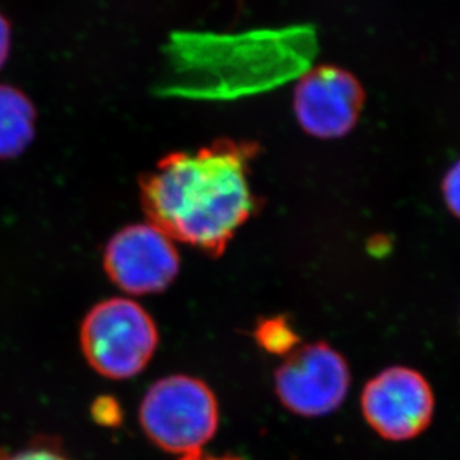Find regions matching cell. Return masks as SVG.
Listing matches in <instances>:
<instances>
[{
	"mask_svg": "<svg viewBox=\"0 0 460 460\" xmlns=\"http://www.w3.org/2000/svg\"><path fill=\"white\" fill-rule=\"evenodd\" d=\"M259 146L222 137L196 151H175L139 181L148 222L173 241L220 257L256 213L250 182Z\"/></svg>",
	"mask_w": 460,
	"mask_h": 460,
	"instance_id": "1",
	"label": "cell"
},
{
	"mask_svg": "<svg viewBox=\"0 0 460 460\" xmlns=\"http://www.w3.org/2000/svg\"><path fill=\"white\" fill-rule=\"evenodd\" d=\"M81 351L99 376L128 380L139 376L159 347L150 313L130 297H110L92 306L80 328Z\"/></svg>",
	"mask_w": 460,
	"mask_h": 460,
	"instance_id": "2",
	"label": "cell"
},
{
	"mask_svg": "<svg viewBox=\"0 0 460 460\" xmlns=\"http://www.w3.org/2000/svg\"><path fill=\"white\" fill-rule=\"evenodd\" d=\"M217 398L205 381L186 374L151 385L139 405V423L151 443L164 452H200L218 429Z\"/></svg>",
	"mask_w": 460,
	"mask_h": 460,
	"instance_id": "3",
	"label": "cell"
},
{
	"mask_svg": "<svg viewBox=\"0 0 460 460\" xmlns=\"http://www.w3.org/2000/svg\"><path fill=\"white\" fill-rule=\"evenodd\" d=\"M349 363L328 342L297 345L274 374L277 398L286 410L302 417L337 411L349 394Z\"/></svg>",
	"mask_w": 460,
	"mask_h": 460,
	"instance_id": "4",
	"label": "cell"
},
{
	"mask_svg": "<svg viewBox=\"0 0 460 460\" xmlns=\"http://www.w3.org/2000/svg\"><path fill=\"white\" fill-rule=\"evenodd\" d=\"M103 270L128 296H148L172 286L181 270L175 241L153 223H135L115 232L103 248Z\"/></svg>",
	"mask_w": 460,
	"mask_h": 460,
	"instance_id": "5",
	"label": "cell"
},
{
	"mask_svg": "<svg viewBox=\"0 0 460 460\" xmlns=\"http://www.w3.org/2000/svg\"><path fill=\"white\" fill-rule=\"evenodd\" d=\"M362 414L372 430L387 441H408L423 434L432 421L435 396L421 372L389 367L363 387Z\"/></svg>",
	"mask_w": 460,
	"mask_h": 460,
	"instance_id": "6",
	"label": "cell"
},
{
	"mask_svg": "<svg viewBox=\"0 0 460 460\" xmlns=\"http://www.w3.org/2000/svg\"><path fill=\"white\" fill-rule=\"evenodd\" d=\"M365 102V89L351 72L322 65L301 76L293 93V112L306 135L329 141L353 132Z\"/></svg>",
	"mask_w": 460,
	"mask_h": 460,
	"instance_id": "7",
	"label": "cell"
},
{
	"mask_svg": "<svg viewBox=\"0 0 460 460\" xmlns=\"http://www.w3.org/2000/svg\"><path fill=\"white\" fill-rule=\"evenodd\" d=\"M36 133V108L22 90L0 84V159H13L31 146Z\"/></svg>",
	"mask_w": 460,
	"mask_h": 460,
	"instance_id": "8",
	"label": "cell"
},
{
	"mask_svg": "<svg viewBox=\"0 0 460 460\" xmlns=\"http://www.w3.org/2000/svg\"><path fill=\"white\" fill-rule=\"evenodd\" d=\"M254 338L265 351L283 358L296 349L297 345H301V337L295 332L288 317L284 315L261 320L254 331Z\"/></svg>",
	"mask_w": 460,
	"mask_h": 460,
	"instance_id": "9",
	"label": "cell"
},
{
	"mask_svg": "<svg viewBox=\"0 0 460 460\" xmlns=\"http://www.w3.org/2000/svg\"><path fill=\"white\" fill-rule=\"evenodd\" d=\"M0 460H71L53 438L40 437L24 447L0 448Z\"/></svg>",
	"mask_w": 460,
	"mask_h": 460,
	"instance_id": "10",
	"label": "cell"
},
{
	"mask_svg": "<svg viewBox=\"0 0 460 460\" xmlns=\"http://www.w3.org/2000/svg\"><path fill=\"white\" fill-rule=\"evenodd\" d=\"M441 191L448 211L460 220V159L444 175Z\"/></svg>",
	"mask_w": 460,
	"mask_h": 460,
	"instance_id": "11",
	"label": "cell"
},
{
	"mask_svg": "<svg viewBox=\"0 0 460 460\" xmlns=\"http://www.w3.org/2000/svg\"><path fill=\"white\" fill-rule=\"evenodd\" d=\"M92 414L99 425L115 426L121 421V410L111 396H102L94 401Z\"/></svg>",
	"mask_w": 460,
	"mask_h": 460,
	"instance_id": "12",
	"label": "cell"
},
{
	"mask_svg": "<svg viewBox=\"0 0 460 460\" xmlns=\"http://www.w3.org/2000/svg\"><path fill=\"white\" fill-rule=\"evenodd\" d=\"M11 24L4 18V13H0V69L4 67L8 60L9 51H11Z\"/></svg>",
	"mask_w": 460,
	"mask_h": 460,
	"instance_id": "13",
	"label": "cell"
},
{
	"mask_svg": "<svg viewBox=\"0 0 460 460\" xmlns=\"http://www.w3.org/2000/svg\"><path fill=\"white\" fill-rule=\"evenodd\" d=\"M178 460H245L243 457L238 456H230V455H226V456H214V455H208V453H204L202 450L200 452L190 453V455H184V456L180 457Z\"/></svg>",
	"mask_w": 460,
	"mask_h": 460,
	"instance_id": "14",
	"label": "cell"
}]
</instances>
